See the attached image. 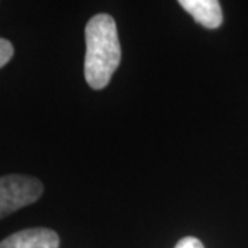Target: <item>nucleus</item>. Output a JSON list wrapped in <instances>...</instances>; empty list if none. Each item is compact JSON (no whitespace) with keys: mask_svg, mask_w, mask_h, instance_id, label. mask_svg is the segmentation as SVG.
<instances>
[{"mask_svg":"<svg viewBox=\"0 0 248 248\" xmlns=\"http://www.w3.org/2000/svg\"><path fill=\"white\" fill-rule=\"evenodd\" d=\"M120 60L122 48L115 19L109 14L94 16L86 25L84 78L90 87L105 89Z\"/></svg>","mask_w":248,"mask_h":248,"instance_id":"1","label":"nucleus"},{"mask_svg":"<svg viewBox=\"0 0 248 248\" xmlns=\"http://www.w3.org/2000/svg\"><path fill=\"white\" fill-rule=\"evenodd\" d=\"M43 195V184L35 177L11 174L0 177V219L31 205Z\"/></svg>","mask_w":248,"mask_h":248,"instance_id":"2","label":"nucleus"},{"mask_svg":"<svg viewBox=\"0 0 248 248\" xmlns=\"http://www.w3.org/2000/svg\"><path fill=\"white\" fill-rule=\"evenodd\" d=\"M60 237L51 229L33 228L17 232L0 243V248H58Z\"/></svg>","mask_w":248,"mask_h":248,"instance_id":"3","label":"nucleus"},{"mask_svg":"<svg viewBox=\"0 0 248 248\" xmlns=\"http://www.w3.org/2000/svg\"><path fill=\"white\" fill-rule=\"evenodd\" d=\"M179 4L204 28L215 29L222 25L221 3L217 0H181Z\"/></svg>","mask_w":248,"mask_h":248,"instance_id":"4","label":"nucleus"},{"mask_svg":"<svg viewBox=\"0 0 248 248\" xmlns=\"http://www.w3.org/2000/svg\"><path fill=\"white\" fill-rule=\"evenodd\" d=\"M14 55V47L9 40L0 37V69L13 58Z\"/></svg>","mask_w":248,"mask_h":248,"instance_id":"5","label":"nucleus"},{"mask_svg":"<svg viewBox=\"0 0 248 248\" xmlns=\"http://www.w3.org/2000/svg\"><path fill=\"white\" fill-rule=\"evenodd\" d=\"M175 248H204V246L199 239L192 237V236H187V237H184L182 240H179Z\"/></svg>","mask_w":248,"mask_h":248,"instance_id":"6","label":"nucleus"}]
</instances>
